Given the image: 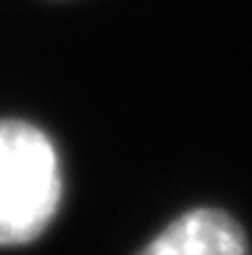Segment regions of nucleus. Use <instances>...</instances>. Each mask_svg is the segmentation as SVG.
Wrapping results in <instances>:
<instances>
[{"label": "nucleus", "instance_id": "nucleus-1", "mask_svg": "<svg viewBox=\"0 0 252 255\" xmlns=\"http://www.w3.org/2000/svg\"><path fill=\"white\" fill-rule=\"evenodd\" d=\"M65 197L62 161L41 127L0 121V247H26L56 220Z\"/></svg>", "mask_w": 252, "mask_h": 255}, {"label": "nucleus", "instance_id": "nucleus-2", "mask_svg": "<svg viewBox=\"0 0 252 255\" xmlns=\"http://www.w3.org/2000/svg\"><path fill=\"white\" fill-rule=\"evenodd\" d=\"M138 255H252L247 229L223 208H188L176 214Z\"/></svg>", "mask_w": 252, "mask_h": 255}]
</instances>
